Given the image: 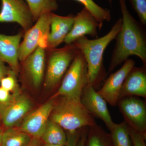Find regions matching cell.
<instances>
[{
	"instance_id": "1",
	"label": "cell",
	"mask_w": 146,
	"mask_h": 146,
	"mask_svg": "<svg viewBox=\"0 0 146 146\" xmlns=\"http://www.w3.org/2000/svg\"><path fill=\"white\" fill-rule=\"evenodd\" d=\"M122 15V25L117 35L115 47L111 56L108 73L123 63L131 56L140 58L146 67V26L131 16L126 5V0H119Z\"/></svg>"
},
{
	"instance_id": "2",
	"label": "cell",
	"mask_w": 146,
	"mask_h": 146,
	"mask_svg": "<svg viewBox=\"0 0 146 146\" xmlns=\"http://www.w3.org/2000/svg\"><path fill=\"white\" fill-rule=\"evenodd\" d=\"M122 25V19L116 21L110 31L104 36L89 39L86 36L77 39L73 44L81 52L86 60L88 73V84L96 88L106 76L104 54L108 45L115 39Z\"/></svg>"
},
{
	"instance_id": "3",
	"label": "cell",
	"mask_w": 146,
	"mask_h": 146,
	"mask_svg": "<svg viewBox=\"0 0 146 146\" xmlns=\"http://www.w3.org/2000/svg\"><path fill=\"white\" fill-rule=\"evenodd\" d=\"M54 105L50 119L68 132H74L96 124L93 116L82 104L81 99L60 97Z\"/></svg>"
},
{
	"instance_id": "4",
	"label": "cell",
	"mask_w": 146,
	"mask_h": 146,
	"mask_svg": "<svg viewBox=\"0 0 146 146\" xmlns=\"http://www.w3.org/2000/svg\"><path fill=\"white\" fill-rule=\"evenodd\" d=\"M87 84V64L84 56L79 51L65 73L54 97L81 99L82 91Z\"/></svg>"
},
{
	"instance_id": "5",
	"label": "cell",
	"mask_w": 146,
	"mask_h": 146,
	"mask_svg": "<svg viewBox=\"0 0 146 146\" xmlns=\"http://www.w3.org/2000/svg\"><path fill=\"white\" fill-rule=\"evenodd\" d=\"M50 54L44 80V85L53 89L62 81L74 58L79 52L74 44L60 48L49 50Z\"/></svg>"
},
{
	"instance_id": "6",
	"label": "cell",
	"mask_w": 146,
	"mask_h": 146,
	"mask_svg": "<svg viewBox=\"0 0 146 146\" xmlns=\"http://www.w3.org/2000/svg\"><path fill=\"white\" fill-rule=\"evenodd\" d=\"M117 105L129 127L145 135L146 105L144 101L136 96L124 97Z\"/></svg>"
},
{
	"instance_id": "7",
	"label": "cell",
	"mask_w": 146,
	"mask_h": 146,
	"mask_svg": "<svg viewBox=\"0 0 146 146\" xmlns=\"http://www.w3.org/2000/svg\"><path fill=\"white\" fill-rule=\"evenodd\" d=\"M1 23H16L24 32L33 25L34 22L28 5L24 0H1Z\"/></svg>"
},
{
	"instance_id": "8",
	"label": "cell",
	"mask_w": 146,
	"mask_h": 146,
	"mask_svg": "<svg viewBox=\"0 0 146 146\" xmlns=\"http://www.w3.org/2000/svg\"><path fill=\"white\" fill-rule=\"evenodd\" d=\"M135 63L133 59L128 58L126 60L122 66L111 74L104 81L101 88L97 91L110 105L116 106L117 105L123 84Z\"/></svg>"
},
{
	"instance_id": "9",
	"label": "cell",
	"mask_w": 146,
	"mask_h": 146,
	"mask_svg": "<svg viewBox=\"0 0 146 146\" xmlns=\"http://www.w3.org/2000/svg\"><path fill=\"white\" fill-rule=\"evenodd\" d=\"M50 13L43 14L36 23L25 32L23 39L20 44L19 60L23 62L38 47L39 39L44 35L50 31Z\"/></svg>"
},
{
	"instance_id": "10",
	"label": "cell",
	"mask_w": 146,
	"mask_h": 146,
	"mask_svg": "<svg viewBox=\"0 0 146 146\" xmlns=\"http://www.w3.org/2000/svg\"><path fill=\"white\" fill-rule=\"evenodd\" d=\"M81 102L92 116L102 120L109 130L111 129L115 123L108 108L107 102L96 91V88L87 84L82 91Z\"/></svg>"
},
{
	"instance_id": "11",
	"label": "cell",
	"mask_w": 146,
	"mask_h": 146,
	"mask_svg": "<svg viewBox=\"0 0 146 146\" xmlns=\"http://www.w3.org/2000/svg\"><path fill=\"white\" fill-rule=\"evenodd\" d=\"M13 94L12 100L5 106L0 107V115L6 127H13L29 112L32 107L31 101L20 92Z\"/></svg>"
},
{
	"instance_id": "12",
	"label": "cell",
	"mask_w": 146,
	"mask_h": 146,
	"mask_svg": "<svg viewBox=\"0 0 146 146\" xmlns=\"http://www.w3.org/2000/svg\"><path fill=\"white\" fill-rule=\"evenodd\" d=\"M54 105L52 100L29 113L24 117L19 129L33 137L41 138Z\"/></svg>"
},
{
	"instance_id": "13",
	"label": "cell",
	"mask_w": 146,
	"mask_h": 146,
	"mask_svg": "<svg viewBox=\"0 0 146 146\" xmlns=\"http://www.w3.org/2000/svg\"><path fill=\"white\" fill-rule=\"evenodd\" d=\"M98 29H101L99 23L84 7L74 16L72 27L64 42L66 45L71 44L80 37L87 35L96 38L98 37Z\"/></svg>"
},
{
	"instance_id": "14",
	"label": "cell",
	"mask_w": 146,
	"mask_h": 146,
	"mask_svg": "<svg viewBox=\"0 0 146 146\" xmlns=\"http://www.w3.org/2000/svg\"><path fill=\"white\" fill-rule=\"evenodd\" d=\"M23 33L13 35L0 34V60L17 74L19 70V50Z\"/></svg>"
},
{
	"instance_id": "15",
	"label": "cell",
	"mask_w": 146,
	"mask_h": 146,
	"mask_svg": "<svg viewBox=\"0 0 146 146\" xmlns=\"http://www.w3.org/2000/svg\"><path fill=\"white\" fill-rule=\"evenodd\" d=\"M146 67L134 66L123 84L120 98L128 96L146 98Z\"/></svg>"
},
{
	"instance_id": "16",
	"label": "cell",
	"mask_w": 146,
	"mask_h": 146,
	"mask_svg": "<svg viewBox=\"0 0 146 146\" xmlns=\"http://www.w3.org/2000/svg\"><path fill=\"white\" fill-rule=\"evenodd\" d=\"M74 16H60L51 12L50 16V31L48 37L49 50L56 48L70 31Z\"/></svg>"
},
{
	"instance_id": "17",
	"label": "cell",
	"mask_w": 146,
	"mask_h": 146,
	"mask_svg": "<svg viewBox=\"0 0 146 146\" xmlns=\"http://www.w3.org/2000/svg\"><path fill=\"white\" fill-rule=\"evenodd\" d=\"M38 47L23 61L26 73L33 86L39 87L44 79L46 50Z\"/></svg>"
},
{
	"instance_id": "18",
	"label": "cell",
	"mask_w": 146,
	"mask_h": 146,
	"mask_svg": "<svg viewBox=\"0 0 146 146\" xmlns=\"http://www.w3.org/2000/svg\"><path fill=\"white\" fill-rule=\"evenodd\" d=\"M45 144L66 145L67 134L57 123L49 120L41 138Z\"/></svg>"
},
{
	"instance_id": "19",
	"label": "cell",
	"mask_w": 146,
	"mask_h": 146,
	"mask_svg": "<svg viewBox=\"0 0 146 146\" xmlns=\"http://www.w3.org/2000/svg\"><path fill=\"white\" fill-rule=\"evenodd\" d=\"M31 136L13 127L8 128L3 132L1 146H27Z\"/></svg>"
},
{
	"instance_id": "20",
	"label": "cell",
	"mask_w": 146,
	"mask_h": 146,
	"mask_svg": "<svg viewBox=\"0 0 146 146\" xmlns=\"http://www.w3.org/2000/svg\"><path fill=\"white\" fill-rule=\"evenodd\" d=\"M28 5L34 22H36L42 15L53 12L58 7L55 0H25Z\"/></svg>"
},
{
	"instance_id": "21",
	"label": "cell",
	"mask_w": 146,
	"mask_h": 146,
	"mask_svg": "<svg viewBox=\"0 0 146 146\" xmlns=\"http://www.w3.org/2000/svg\"><path fill=\"white\" fill-rule=\"evenodd\" d=\"M110 131L114 146H133L129 127L125 121L119 123H115Z\"/></svg>"
},
{
	"instance_id": "22",
	"label": "cell",
	"mask_w": 146,
	"mask_h": 146,
	"mask_svg": "<svg viewBox=\"0 0 146 146\" xmlns=\"http://www.w3.org/2000/svg\"><path fill=\"white\" fill-rule=\"evenodd\" d=\"M57 1V0H55ZM83 5L92 14L99 23L101 29L102 28L105 22H109L111 20L110 11L103 8L98 5L93 0H75Z\"/></svg>"
},
{
	"instance_id": "23",
	"label": "cell",
	"mask_w": 146,
	"mask_h": 146,
	"mask_svg": "<svg viewBox=\"0 0 146 146\" xmlns=\"http://www.w3.org/2000/svg\"><path fill=\"white\" fill-rule=\"evenodd\" d=\"M16 74L11 69L8 74L2 79L0 82L1 87L12 94L20 92Z\"/></svg>"
},
{
	"instance_id": "24",
	"label": "cell",
	"mask_w": 146,
	"mask_h": 146,
	"mask_svg": "<svg viewBox=\"0 0 146 146\" xmlns=\"http://www.w3.org/2000/svg\"><path fill=\"white\" fill-rule=\"evenodd\" d=\"M140 23L146 25V0H128Z\"/></svg>"
},
{
	"instance_id": "25",
	"label": "cell",
	"mask_w": 146,
	"mask_h": 146,
	"mask_svg": "<svg viewBox=\"0 0 146 146\" xmlns=\"http://www.w3.org/2000/svg\"><path fill=\"white\" fill-rule=\"evenodd\" d=\"M129 130L133 146H146L145 142V135L134 130L129 127Z\"/></svg>"
},
{
	"instance_id": "26",
	"label": "cell",
	"mask_w": 146,
	"mask_h": 146,
	"mask_svg": "<svg viewBox=\"0 0 146 146\" xmlns=\"http://www.w3.org/2000/svg\"><path fill=\"white\" fill-rule=\"evenodd\" d=\"M13 97V94H10V92L0 87V107L8 104Z\"/></svg>"
},
{
	"instance_id": "27",
	"label": "cell",
	"mask_w": 146,
	"mask_h": 146,
	"mask_svg": "<svg viewBox=\"0 0 146 146\" xmlns=\"http://www.w3.org/2000/svg\"><path fill=\"white\" fill-rule=\"evenodd\" d=\"M87 146H106V145L99 135L92 132L89 137Z\"/></svg>"
},
{
	"instance_id": "28",
	"label": "cell",
	"mask_w": 146,
	"mask_h": 146,
	"mask_svg": "<svg viewBox=\"0 0 146 146\" xmlns=\"http://www.w3.org/2000/svg\"><path fill=\"white\" fill-rule=\"evenodd\" d=\"M67 142L65 146H77L80 137L77 131L74 132H68Z\"/></svg>"
},
{
	"instance_id": "29",
	"label": "cell",
	"mask_w": 146,
	"mask_h": 146,
	"mask_svg": "<svg viewBox=\"0 0 146 146\" xmlns=\"http://www.w3.org/2000/svg\"><path fill=\"white\" fill-rule=\"evenodd\" d=\"M10 70L5 65V63L0 60V82L3 78L8 74Z\"/></svg>"
},
{
	"instance_id": "30",
	"label": "cell",
	"mask_w": 146,
	"mask_h": 146,
	"mask_svg": "<svg viewBox=\"0 0 146 146\" xmlns=\"http://www.w3.org/2000/svg\"><path fill=\"white\" fill-rule=\"evenodd\" d=\"M40 138L33 137L31 141L27 146H41Z\"/></svg>"
},
{
	"instance_id": "31",
	"label": "cell",
	"mask_w": 146,
	"mask_h": 146,
	"mask_svg": "<svg viewBox=\"0 0 146 146\" xmlns=\"http://www.w3.org/2000/svg\"><path fill=\"white\" fill-rule=\"evenodd\" d=\"M86 139V133H82V135L80 139H79L77 146H85Z\"/></svg>"
},
{
	"instance_id": "32",
	"label": "cell",
	"mask_w": 146,
	"mask_h": 146,
	"mask_svg": "<svg viewBox=\"0 0 146 146\" xmlns=\"http://www.w3.org/2000/svg\"><path fill=\"white\" fill-rule=\"evenodd\" d=\"M3 131L0 128V146H1L2 138Z\"/></svg>"
},
{
	"instance_id": "33",
	"label": "cell",
	"mask_w": 146,
	"mask_h": 146,
	"mask_svg": "<svg viewBox=\"0 0 146 146\" xmlns=\"http://www.w3.org/2000/svg\"><path fill=\"white\" fill-rule=\"evenodd\" d=\"M44 146H65L62 145H50V144H45Z\"/></svg>"
},
{
	"instance_id": "34",
	"label": "cell",
	"mask_w": 146,
	"mask_h": 146,
	"mask_svg": "<svg viewBox=\"0 0 146 146\" xmlns=\"http://www.w3.org/2000/svg\"><path fill=\"white\" fill-rule=\"evenodd\" d=\"M107 1L108 2V3H109L110 4H112V0H107Z\"/></svg>"
}]
</instances>
